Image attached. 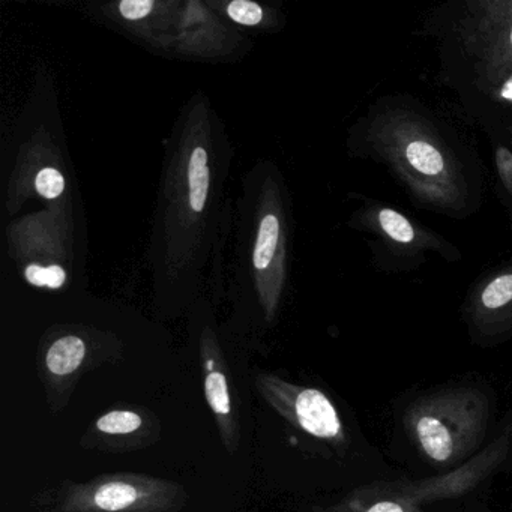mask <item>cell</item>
Returning a JSON list of instances; mask_svg holds the SVG:
<instances>
[{"mask_svg": "<svg viewBox=\"0 0 512 512\" xmlns=\"http://www.w3.org/2000/svg\"><path fill=\"white\" fill-rule=\"evenodd\" d=\"M491 403L482 389L448 386L421 395L403 413L404 431L434 466H461L475 455L490 421Z\"/></svg>", "mask_w": 512, "mask_h": 512, "instance_id": "cell-1", "label": "cell"}, {"mask_svg": "<svg viewBox=\"0 0 512 512\" xmlns=\"http://www.w3.org/2000/svg\"><path fill=\"white\" fill-rule=\"evenodd\" d=\"M511 442V431H505L484 451L443 475L418 481L374 482L316 512H428L431 503L463 496L493 475L508 458Z\"/></svg>", "mask_w": 512, "mask_h": 512, "instance_id": "cell-2", "label": "cell"}, {"mask_svg": "<svg viewBox=\"0 0 512 512\" xmlns=\"http://www.w3.org/2000/svg\"><path fill=\"white\" fill-rule=\"evenodd\" d=\"M184 485L146 473L116 472L67 482L47 512H181Z\"/></svg>", "mask_w": 512, "mask_h": 512, "instance_id": "cell-3", "label": "cell"}, {"mask_svg": "<svg viewBox=\"0 0 512 512\" xmlns=\"http://www.w3.org/2000/svg\"><path fill=\"white\" fill-rule=\"evenodd\" d=\"M254 385L263 400L293 427L337 449L349 445L340 413L325 392L271 373L257 374Z\"/></svg>", "mask_w": 512, "mask_h": 512, "instance_id": "cell-4", "label": "cell"}, {"mask_svg": "<svg viewBox=\"0 0 512 512\" xmlns=\"http://www.w3.org/2000/svg\"><path fill=\"white\" fill-rule=\"evenodd\" d=\"M161 430L160 418L148 407L113 409L95 419L80 445L112 454L142 451L160 440Z\"/></svg>", "mask_w": 512, "mask_h": 512, "instance_id": "cell-5", "label": "cell"}, {"mask_svg": "<svg viewBox=\"0 0 512 512\" xmlns=\"http://www.w3.org/2000/svg\"><path fill=\"white\" fill-rule=\"evenodd\" d=\"M200 364L206 403L214 415L221 443L229 454H236L239 449V424L230 389L229 367L220 344L211 332L203 334Z\"/></svg>", "mask_w": 512, "mask_h": 512, "instance_id": "cell-6", "label": "cell"}, {"mask_svg": "<svg viewBox=\"0 0 512 512\" xmlns=\"http://www.w3.org/2000/svg\"><path fill=\"white\" fill-rule=\"evenodd\" d=\"M88 359L89 347L80 335H62L49 344L44 352L40 376L52 412H59L70 403L77 383L86 374Z\"/></svg>", "mask_w": 512, "mask_h": 512, "instance_id": "cell-7", "label": "cell"}, {"mask_svg": "<svg viewBox=\"0 0 512 512\" xmlns=\"http://www.w3.org/2000/svg\"><path fill=\"white\" fill-rule=\"evenodd\" d=\"M188 188H190V208L200 214L205 209L209 191L208 152L196 148L191 152L188 164Z\"/></svg>", "mask_w": 512, "mask_h": 512, "instance_id": "cell-8", "label": "cell"}, {"mask_svg": "<svg viewBox=\"0 0 512 512\" xmlns=\"http://www.w3.org/2000/svg\"><path fill=\"white\" fill-rule=\"evenodd\" d=\"M280 238V221L275 215H266L259 226L256 248H254V266L259 271L268 268L274 259L275 248Z\"/></svg>", "mask_w": 512, "mask_h": 512, "instance_id": "cell-9", "label": "cell"}, {"mask_svg": "<svg viewBox=\"0 0 512 512\" xmlns=\"http://www.w3.org/2000/svg\"><path fill=\"white\" fill-rule=\"evenodd\" d=\"M406 158L413 169L424 175H439L443 169V158L434 146L425 142H413L407 146Z\"/></svg>", "mask_w": 512, "mask_h": 512, "instance_id": "cell-10", "label": "cell"}, {"mask_svg": "<svg viewBox=\"0 0 512 512\" xmlns=\"http://www.w3.org/2000/svg\"><path fill=\"white\" fill-rule=\"evenodd\" d=\"M487 310L496 311L512 302V275H502L491 281L481 296Z\"/></svg>", "mask_w": 512, "mask_h": 512, "instance_id": "cell-11", "label": "cell"}, {"mask_svg": "<svg viewBox=\"0 0 512 512\" xmlns=\"http://www.w3.org/2000/svg\"><path fill=\"white\" fill-rule=\"evenodd\" d=\"M379 221L382 224V229L395 241L407 244V242L413 241V238H415L412 224L407 221L406 217L392 211V209L380 211Z\"/></svg>", "mask_w": 512, "mask_h": 512, "instance_id": "cell-12", "label": "cell"}, {"mask_svg": "<svg viewBox=\"0 0 512 512\" xmlns=\"http://www.w3.org/2000/svg\"><path fill=\"white\" fill-rule=\"evenodd\" d=\"M26 280L37 287L61 289L65 280H67V274L58 265L49 266V268H43L40 265H29L26 268Z\"/></svg>", "mask_w": 512, "mask_h": 512, "instance_id": "cell-13", "label": "cell"}, {"mask_svg": "<svg viewBox=\"0 0 512 512\" xmlns=\"http://www.w3.org/2000/svg\"><path fill=\"white\" fill-rule=\"evenodd\" d=\"M35 188L44 199H58L65 190V179L59 170L47 167L41 170L35 179Z\"/></svg>", "mask_w": 512, "mask_h": 512, "instance_id": "cell-14", "label": "cell"}, {"mask_svg": "<svg viewBox=\"0 0 512 512\" xmlns=\"http://www.w3.org/2000/svg\"><path fill=\"white\" fill-rule=\"evenodd\" d=\"M227 14L233 22L244 26H256L262 22L263 11L259 5L247 0H235L227 7Z\"/></svg>", "mask_w": 512, "mask_h": 512, "instance_id": "cell-15", "label": "cell"}, {"mask_svg": "<svg viewBox=\"0 0 512 512\" xmlns=\"http://www.w3.org/2000/svg\"><path fill=\"white\" fill-rule=\"evenodd\" d=\"M154 8L152 0H122L119 11L127 20H140L148 16Z\"/></svg>", "mask_w": 512, "mask_h": 512, "instance_id": "cell-16", "label": "cell"}, {"mask_svg": "<svg viewBox=\"0 0 512 512\" xmlns=\"http://www.w3.org/2000/svg\"><path fill=\"white\" fill-rule=\"evenodd\" d=\"M496 166L506 190L512 194V154L506 148L496 151Z\"/></svg>", "mask_w": 512, "mask_h": 512, "instance_id": "cell-17", "label": "cell"}, {"mask_svg": "<svg viewBox=\"0 0 512 512\" xmlns=\"http://www.w3.org/2000/svg\"><path fill=\"white\" fill-rule=\"evenodd\" d=\"M500 97L512 103V77L503 85L502 91H500Z\"/></svg>", "mask_w": 512, "mask_h": 512, "instance_id": "cell-18", "label": "cell"}, {"mask_svg": "<svg viewBox=\"0 0 512 512\" xmlns=\"http://www.w3.org/2000/svg\"><path fill=\"white\" fill-rule=\"evenodd\" d=\"M511 40H512V34H511Z\"/></svg>", "mask_w": 512, "mask_h": 512, "instance_id": "cell-19", "label": "cell"}]
</instances>
